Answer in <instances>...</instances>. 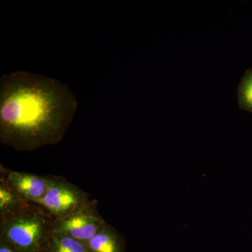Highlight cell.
<instances>
[{
    "label": "cell",
    "instance_id": "obj_1",
    "mask_svg": "<svg viewBox=\"0 0 252 252\" xmlns=\"http://www.w3.org/2000/svg\"><path fill=\"white\" fill-rule=\"evenodd\" d=\"M0 82V142L18 152L59 143L77 102L56 79L28 72L4 74Z\"/></svg>",
    "mask_w": 252,
    "mask_h": 252
},
{
    "label": "cell",
    "instance_id": "obj_2",
    "mask_svg": "<svg viewBox=\"0 0 252 252\" xmlns=\"http://www.w3.org/2000/svg\"><path fill=\"white\" fill-rule=\"evenodd\" d=\"M54 221L44 207L31 203L16 213L0 217V240L19 252H48Z\"/></svg>",
    "mask_w": 252,
    "mask_h": 252
},
{
    "label": "cell",
    "instance_id": "obj_3",
    "mask_svg": "<svg viewBox=\"0 0 252 252\" xmlns=\"http://www.w3.org/2000/svg\"><path fill=\"white\" fill-rule=\"evenodd\" d=\"M97 205L95 200H89L67 216L55 220L53 233L87 243L106 222L99 215Z\"/></svg>",
    "mask_w": 252,
    "mask_h": 252
},
{
    "label": "cell",
    "instance_id": "obj_4",
    "mask_svg": "<svg viewBox=\"0 0 252 252\" xmlns=\"http://www.w3.org/2000/svg\"><path fill=\"white\" fill-rule=\"evenodd\" d=\"M51 185L44 198L36 203L55 220L67 216L90 200L89 194L62 177L51 175Z\"/></svg>",
    "mask_w": 252,
    "mask_h": 252
},
{
    "label": "cell",
    "instance_id": "obj_5",
    "mask_svg": "<svg viewBox=\"0 0 252 252\" xmlns=\"http://www.w3.org/2000/svg\"><path fill=\"white\" fill-rule=\"evenodd\" d=\"M1 168L2 175L13 190L25 200L35 204L44 198L51 185V177L39 176L26 172L12 171Z\"/></svg>",
    "mask_w": 252,
    "mask_h": 252
},
{
    "label": "cell",
    "instance_id": "obj_6",
    "mask_svg": "<svg viewBox=\"0 0 252 252\" xmlns=\"http://www.w3.org/2000/svg\"><path fill=\"white\" fill-rule=\"evenodd\" d=\"M86 245L90 252H126L124 236L107 222Z\"/></svg>",
    "mask_w": 252,
    "mask_h": 252
},
{
    "label": "cell",
    "instance_id": "obj_7",
    "mask_svg": "<svg viewBox=\"0 0 252 252\" xmlns=\"http://www.w3.org/2000/svg\"><path fill=\"white\" fill-rule=\"evenodd\" d=\"M31 203L10 187L2 175L0 177V217L16 213Z\"/></svg>",
    "mask_w": 252,
    "mask_h": 252
},
{
    "label": "cell",
    "instance_id": "obj_8",
    "mask_svg": "<svg viewBox=\"0 0 252 252\" xmlns=\"http://www.w3.org/2000/svg\"><path fill=\"white\" fill-rule=\"evenodd\" d=\"M48 252H90L86 244L66 236L53 233Z\"/></svg>",
    "mask_w": 252,
    "mask_h": 252
},
{
    "label": "cell",
    "instance_id": "obj_9",
    "mask_svg": "<svg viewBox=\"0 0 252 252\" xmlns=\"http://www.w3.org/2000/svg\"><path fill=\"white\" fill-rule=\"evenodd\" d=\"M238 102L242 109L252 112V71L249 72L240 83Z\"/></svg>",
    "mask_w": 252,
    "mask_h": 252
},
{
    "label": "cell",
    "instance_id": "obj_10",
    "mask_svg": "<svg viewBox=\"0 0 252 252\" xmlns=\"http://www.w3.org/2000/svg\"><path fill=\"white\" fill-rule=\"evenodd\" d=\"M0 252H19L9 244L0 240Z\"/></svg>",
    "mask_w": 252,
    "mask_h": 252
}]
</instances>
